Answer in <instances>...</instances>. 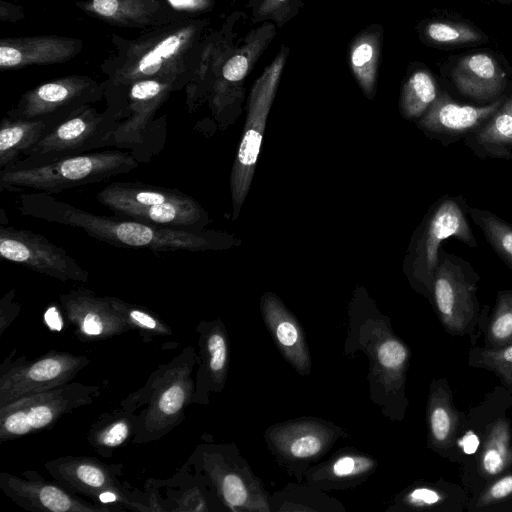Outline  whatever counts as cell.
<instances>
[{"label":"cell","instance_id":"cell-1","mask_svg":"<svg viewBox=\"0 0 512 512\" xmlns=\"http://www.w3.org/2000/svg\"><path fill=\"white\" fill-rule=\"evenodd\" d=\"M212 33L210 19L187 17L133 39L112 34L114 47L100 65L104 96L139 80L173 78L189 85Z\"/></svg>","mask_w":512,"mask_h":512},{"label":"cell","instance_id":"cell-2","mask_svg":"<svg viewBox=\"0 0 512 512\" xmlns=\"http://www.w3.org/2000/svg\"><path fill=\"white\" fill-rule=\"evenodd\" d=\"M16 204L24 216L81 229L90 237L117 247L145 248L153 252H200L228 245L227 237L214 231L96 215L45 192L23 193Z\"/></svg>","mask_w":512,"mask_h":512},{"label":"cell","instance_id":"cell-3","mask_svg":"<svg viewBox=\"0 0 512 512\" xmlns=\"http://www.w3.org/2000/svg\"><path fill=\"white\" fill-rule=\"evenodd\" d=\"M198 360L195 348L185 347L120 402L138 412L134 444L158 441L185 419L186 409L193 403Z\"/></svg>","mask_w":512,"mask_h":512},{"label":"cell","instance_id":"cell-4","mask_svg":"<svg viewBox=\"0 0 512 512\" xmlns=\"http://www.w3.org/2000/svg\"><path fill=\"white\" fill-rule=\"evenodd\" d=\"M138 166L131 152L121 150L89 152L44 164L14 163L0 170V190L59 193L129 173Z\"/></svg>","mask_w":512,"mask_h":512},{"label":"cell","instance_id":"cell-5","mask_svg":"<svg viewBox=\"0 0 512 512\" xmlns=\"http://www.w3.org/2000/svg\"><path fill=\"white\" fill-rule=\"evenodd\" d=\"M51 477L68 491L83 495L107 511H158L147 492L121 481L123 465L107 464L95 457L60 456L45 463Z\"/></svg>","mask_w":512,"mask_h":512},{"label":"cell","instance_id":"cell-6","mask_svg":"<svg viewBox=\"0 0 512 512\" xmlns=\"http://www.w3.org/2000/svg\"><path fill=\"white\" fill-rule=\"evenodd\" d=\"M469 205L463 195H444L434 202L418 227L407 260V271L417 289L431 293L442 242L454 238L470 248L477 241L469 221Z\"/></svg>","mask_w":512,"mask_h":512},{"label":"cell","instance_id":"cell-7","mask_svg":"<svg viewBox=\"0 0 512 512\" xmlns=\"http://www.w3.org/2000/svg\"><path fill=\"white\" fill-rule=\"evenodd\" d=\"M244 37L239 46L234 45L235 33L222 34L214 43L203 81L205 95L217 112L237 97L246 76L276 36V25L260 23Z\"/></svg>","mask_w":512,"mask_h":512},{"label":"cell","instance_id":"cell-8","mask_svg":"<svg viewBox=\"0 0 512 512\" xmlns=\"http://www.w3.org/2000/svg\"><path fill=\"white\" fill-rule=\"evenodd\" d=\"M288 54L289 48L282 45L272 62L256 79L250 91L244 131L230 177L234 219L239 214L252 182L266 120L276 96Z\"/></svg>","mask_w":512,"mask_h":512},{"label":"cell","instance_id":"cell-9","mask_svg":"<svg viewBox=\"0 0 512 512\" xmlns=\"http://www.w3.org/2000/svg\"><path fill=\"white\" fill-rule=\"evenodd\" d=\"M121 119V111L115 106L108 105L99 112L87 105L57 124L15 163L44 164L109 147V138Z\"/></svg>","mask_w":512,"mask_h":512},{"label":"cell","instance_id":"cell-10","mask_svg":"<svg viewBox=\"0 0 512 512\" xmlns=\"http://www.w3.org/2000/svg\"><path fill=\"white\" fill-rule=\"evenodd\" d=\"M99 395V386L72 381L20 398L0 408V441L49 430L62 416L93 403Z\"/></svg>","mask_w":512,"mask_h":512},{"label":"cell","instance_id":"cell-11","mask_svg":"<svg viewBox=\"0 0 512 512\" xmlns=\"http://www.w3.org/2000/svg\"><path fill=\"white\" fill-rule=\"evenodd\" d=\"M5 358L0 365V408L20 398L69 382L90 360L85 355L51 350L29 360L26 355Z\"/></svg>","mask_w":512,"mask_h":512},{"label":"cell","instance_id":"cell-12","mask_svg":"<svg viewBox=\"0 0 512 512\" xmlns=\"http://www.w3.org/2000/svg\"><path fill=\"white\" fill-rule=\"evenodd\" d=\"M186 86L180 79L151 78L106 94L108 105L118 107L122 116L109 138V147L130 149L134 155L136 148L144 144L156 112L172 92Z\"/></svg>","mask_w":512,"mask_h":512},{"label":"cell","instance_id":"cell-13","mask_svg":"<svg viewBox=\"0 0 512 512\" xmlns=\"http://www.w3.org/2000/svg\"><path fill=\"white\" fill-rule=\"evenodd\" d=\"M479 279L466 259L440 250L430 295L441 322L451 333H463L473 324L478 311Z\"/></svg>","mask_w":512,"mask_h":512},{"label":"cell","instance_id":"cell-14","mask_svg":"<svg viewBox=\"0 0 512 512\" xmlns=\"http://www.w3.org/2000/svg\"><path fill=\"white\" fill-rule=\"evenodd\" d=\"M102 98V81L84 75H69L28 90L6 115L18 119H45L60 123Z\"/></svg>","mask_w":512,"mask_h":512},{"label":"cell","instance_id":"cell-15","mask_svg":"<svg viewBox=\"0 0 512 512\" xmlns=\"http://www.w3.org/2000/svg\"><path fill=\"white\" fill-rule=\"evenodd\" d=\"M0 255L60 281H89V273L63 248L26 229L0 224Z\"/></svg>","mask_w":512,"mask_h":512},{"label":"cell","instance_id":"cell-16","mask_svg":"<svg viewBox=\"0 0 512 512\" xmlns=\"http://www.w3.org/2000/svg\"><path fill=\"white\" fill-rule=\"evenodd\" d=\"M59 303L73 334L82 342L102 341L132 330L106 296L89 289L60 294Z\"/></svg>","mask_w":512,"mask_h":512},{"label":"cell","instance_id":"cell-17","mask_svg":"<svg viewBox=\"0 0 512 512\" xmlns=\"http://www.w3.org/2000/svg\"><path fill=\"white\" fill-rule=\"evenodd\" d=\"M503 98L504 94L483 105L461 104L441 91L416 123L427 136L448 147L481 127L498 110Z\"/></svg>","mask_w":512,"mask_h":512},{"label":"cell","instance_id":"cell-18","mask_svg":"<svg viewBox=\"0 0 512 512\" xmlns=\"http://www.w3.org/2000/svg\"><path fill=\"white\" fill-rule=\"evenodd\" d=\"M0 488L15 504L29 511L108 512L77 497L55 480H46L36 471H25L23 477L1 472Z\"/></svg>","mask_w":512,"mask_h":512},{"label":"cell","instance_id":"cell-19","mask_svg":"<svg viewBox=\"0 0 512 512\" xmlns=\"http://www.w3.org/2000/svg\"><path fill=\"white\" fill-rule=\"evenodd\" d=\"M184 465L201 475L231 509H260L243 473L231 463L227 446L200 444Z\"/></svg>","mask_w":512,"mask_h":512},{"label":"cell","instance_id":"cell-20","mask_svg":"<svg viewBox=\"0 0 512 512\" xmlns=\"http://www.w3.org/2000/svg\"><path fill=\"white\" fill-rule=\"evenodd\" d=\"M76 5L110 25L146 31L187 18L167 0H84Z\"/></svg>","mask_w":512,"mask_h":512},{"label":"cell","instance_id":"cell-21","mask_svg":"<svg viewBox=\"0 0 512 512\" xmlns=\"http://www.w3.org/2000/svg\"><path fill=\"white\" fill-rule=\"evenodd\" d=\"M82 49L81 39L59 35L2 38L0 68L62 64L76 57Z\"/></svg>","mask_w":512,"mask_h":512},{"label":"cell","instance_id":"cell-22","mask_svg":"<svg viewBox=\"0 0 512 512\" xmlns=\"http://www.w3.org/2000/svg\"><path fill=\"white\" fill-rule=\"evenodd\" d=\"M456 90L476 102L488 103L501 97L507 87V74L490 53H470L459 57L449 72Z\"/></svg>","mask_w":512,"mask_h":512},{"label":"cell","instance_id":"cell-23","mask_svg":"<svg viewBox=\"0 0 512 512\" xmlns=\"http://www.w3.org/2000/svg\"><path fill=\"white\" fill-rule=\"evenodd\" d=\"M199 360L195 374L193 403L205 404L211 391L222 389L228 367V340L219 320L202 321L196 327Z\"/></svg>","mask_w":512,"mask_h":512},{"label":"cell","instance_id":"cell-24","mask_svg":"<svg viewBox=\"0 0 512 512\" xmlns=\"http://www.w3.org/2000/svg\"><path fill=\"white\" fill-rule=\"evenodd\" d=\"M463 141L479 159L512 160V85L492 117Z\"/></svg>","mask_w":512,"mask_h":512},{"label":"cell","instance_id":"cell-25","mask_svg":"<svg viewBox=\"0 0 512 512\" xmlns=\"http://www.w3.org/2000/svg\"><path fill=\"white\" fill-rule=\"evenodd\" d=\"M190 197L176 188L141 182H112L96 194L98 202L115 212L117 216H122L132 209L183 201Z\"/></svg>","mask_w":512,"mask_h":512},{"label":"cell","instance_id":"cell-26","mask_svg":"<svg viewBox=\"0 0 512 512\" xmlns=\"http://www.w3.org/2000/svg\"><path fill=\"white\" fill-rule=\"evenodd\" d=\"M265 321L286 359L301 373L310 368V357L302 331L293 316L272 294L262 300Z\"/></svg>","mask_w":512,"mask_h":512},{"label":"cell","instance_id":"cell-27","mask_svg":"<svg viewBox=\"0 0 512 512\" xmlns=\"http://www.w3.org/2000/svg\"><path fill=\"white\" fill-rule=\"evenodd\" d=\"M147 481L154 487L163 489L165 492L163 497L156 495L152 491L162 512H200L210 510L206 493L208 484L201 475L195 473L184 464L169 479H149Z\"/></svg>","mask_w":512,"mask_h":512},{"label":"cell","instance_id":"cell-28","mask_svg":"<svg viewBox=\"0 0 512 512\" xmlns=\"http://www.w3.org/2000/svg\"><path fill=\"white\" fill-rule=\"evenodd\" d=\"M382 46L383 27L378 23L363 29L349 46V67L363 93L369 98L375 93Z\"/></svg>","mask_w":512,"mask_h":512},{"label":"cell","instance_id":"cell-29","mask_svg":"<svg viewBox=\"0 0 512 512\" xmlns=\"http://www.w3.org/2000/svg\"><path fill=\"white\" fill-rule=\"evenodd\" d=\"M138 424V412L131 407H119L102 413L88 430L87 442L101 456L111 457L114 450L132 438Z\"/></svg>","mask_w":512,"mask_h":512},{"label":"cell","instance_id":"cell-30","mask_svg":"<svg viewBox=\"0 0 512 512\" xmlns=\"http://www.w3.org/2000/svg\"><path fill=\"white\" fill-rule=\"evenodd\" d=\"M57 124L45 119L26 120L4 116L0 125V170L19 161L26 150Z\"/></svg>","mask_w":512,"mask_h":512},{"label":"cell","instance_id":"cell-31","mask_svg":"<svg viewBox=\"0 0 512 512\" xmlns=\"http://www.w3.org/2000/svg\"><path fill=\"white\" fill-rule=\"evenodd\" d=\"M331 431L316 423H294L273 433L277 449L293 459H309L321 454L331 441Z\"/></svg>","mask_w":512,"mask_h":512},{"label":"cell","instance_id":"cell-32","mask_svg":"<svg viewBox=\"0 0 512 512\" xmlns=\"http://www.w3.org/2000/svg\"><path fill=\"white\" fill-rule=\"evenodd\" d=\"M418 32L423 43L440 48L449 49L488 42V37L481 30L462 21L425 20L419 23Z\"/></svg>","mask_w":512,"mask_h":512},{"label":"cell","instance_id":"cell-33","mask_svg":"<svg viewBox=\"0 0 512 512\" xmlns=\"http://www.w3.org/2000/svg\"><path fill=\"white\" fill-rule=\"evenodd\" d=\"M428 420L432 443L438 448L452 446L459 418L449 391L440 385H437L430 393Z\"/></svg>","mask_w":512,"mask_h":512},{"label":"cell","instance_id":"cell-34","mask_svg":"<svg viewBox=\"0 0 512 512\" xmlns=\"http://www.w3.org/2000/svg\"><path fill=\"white\" fill-rule=\"evenodd\" d=\"M512 464V434L506 419L496 420L489 429L479 457L485 477L501 474Z\"/></svg>","mask_w":512,"mask_h":512},{"label":"cell","instance_id":"cell-35","mask_svg":"<svg viewBox=\"0 0 512 512\" xmlns=\"http://www.w3.org/2000/svg\"><path fill=\"white\" fill-rule=\"evenodd\" d=\"M440 92L430 71L415 70L402 87L400 108L403 116L407 119L418 120L435 102Z\"/></svg>","mask_w":512,"mask_h":512},{"label":"cell","instance_id":"cell-36","mask_svg":"<svg viewBox=\"0 0 512 512\" xmlns=\"http://www.w3.org/2000/svg\"><path fill=\"white\" fill-rule=\"evenodd\" d=\"M469 217L495 254L512 269V224L489 210L476 207H469Z\"/></svg>","mask_w":512,"mask_h":512},{"label":"cell","instance_id":"cell-37","mask_svg":"<svg viewBox=\"0 0 512 512\" xmlns=\"http://www.w3.org/2000/svg\"><path fill=\"white\" fill-rule=\"evenodd\" d=\"M106 297L114 309L129 324L131 329H135L140 333L144 341L150 342L153 337L173 335L171 327L145 307L126 302L114 296Z\"/></svg>","mask_w":512,"mask_h":512},{"label":"cell","instance_id":"cell-38","mask_svg":"<svg viewBox=\"0 0 512 512\" xmlns=\"http://www.w3.org/2000/svg\"><path fill=\"white\" fill-rule=\"evenodd\" d=\"M253 24L272 22L282 28L296 17L304 6V0H249Z\"/></svg>","mask_w":512,"mask_h":512},{"label":"cell","instance_id":"cell-39","mask_svg":"<svg viewBox=\"0 0 512 512\" xmlns=\"http://www.w3.org/2000/svg\"><path fill=\"white\" fill-rule=\"evenodd\" d=\"M488 338L493 348L512 344V291L497 293L492 318L489 324Z\"/></svg>","mask_w":512,"mask_h":512},{"label":"cell","instance_id":"cell-40","mask_svg":"<svg viewBox=\"0 0 512 512\" xmlns=\"http://www.w3.org/2000/svg\"><path fill=\"white\" fill-rule=\"evenodd\" d=\"M407 359V348L392 336L384 339L377 348V360L381 368L395 380L402 377Z\"/></svg>","mask_w":512,"mask_h":512},{"label":"cell","instance_id":"cell-41","mask_svg":"<svg viewBox=\"0 0 512 512\" xmlns=\"http://www.w3.org/2000/svg\"><path fill=\"white\" fill-rule=\"evenodd\" d=\"M476 362L481 367L497 373L502 380L512 385V344L491 349H476Z\"/></svg>","mask_w":512,"mask_h":512},{"label":"cell","instance_id":"cell-42","mask_svg":"<svg viewBox=\"0 0 512 512\" xmlns=\"http://www.w3.org/2000/svg\"><path fill=\"white\" fill-rule=\"evenodd\" d=\"M374 461L365 456L344 455L329 467V474L335 478H352L372 469Z\"/></svg>","mask_w":512,"mask_h":512},{"label":"cell","instance_id":"cell-43","mask_svg":"<svg viewBox=\"0 0 512 512\" xmlns=\"http://www.w3.org/2000/svg\"><path fill=\"white\" fill-rule=\"evenodd\" d=\"M512 497V473L492 482L479 496L477 506H487Z\"/></svg>","mask_w":512,"mask_h":512},{"label":"cell","instance_id":"cell-44","mask_svg":"<svg viewBox=\"0 0 512 512\" xmlns=\"http://www.w3.org/2000/svg\"><path fill=\"white\" fill-rule=\"evenodd\" d=\"M20 312L15 289L6 292L0 300V337L11 326Z\"/></svg>","mask_w":512,"mask_h":512},{"label":"cell","instance_id":"cell-45","mask_svg":"<svg viewBox=\"0 0 512 512\" xmlns=\"http://www.w3.org/2000/svg\"><path fill=\"white\" fill-rule=\"evenodd\" d=\"M170 6L186 17H196L213 9L214 0H167Z\"/></svg>","mask_w":512,"mask_h":512},{"label":"cell","instance_id":"cell-46","mask_svg":"<svg viewBox=\"0 0 512 512\" xmlns=\"http://www.w3.org/2000/svg\"><path fill=\"white\" fill-rule=\"evenodd\" d=\"M442 499L443 495L438 490L429 487L415 488L406 497L407 502L416 507L432 506Z\"/></svg>","mask_w":512,"mask_h":512},{"label":"cell","instance_id":"cell-47","mask_svg":"<svg viewBox=\"0 0 512 512\" xmlns=\"http://www.w3.org/2000/svg\"><path fill=\"white\" fill-rule=\"evenodd\" d=\"M479 438L473 431H467L459 440V445L465 454H474L479 447Z\"/></svg>","mask_w":512,"mask_h":512},{"label":"cell","instance_id":"cell-48","mask_svg":"<svg viewBox=\"0 0 512 512\" xmlns=\"http://www.w3.org/2000/svg\"><path fill=\"white\" fill-rule=\"evenodd\" d=\"M5 5L9 9V13L0 15L1 21H18L24 17L22 11L18 12V10H22L21 7H16L15 5L6 2Z\"/></svg>","mask_w":512,"mask_h":512},{"label":"cell","instance_id":"cell-49","mask_svg":"<svg viewBox=\"0 0 512 512\" xmlns=\"http://www.w3.org/2000/svg\"><path fill=\"white\" fill-rule=\"evenodd\" d=\"M492 1L500 2V3H503V4L512 3V0H492Z\"/></svg>","mask_w":512,"mask_h":512}]
</instances>
